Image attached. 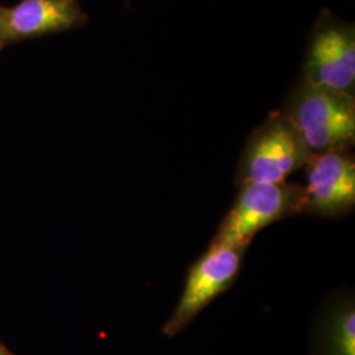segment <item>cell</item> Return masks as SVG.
<instances>
[{"label":"cell","mask_w":355,"mask_h":355,"mask_svg":"<svg viewBox=\"0 0 355 355\" xmlns=\"http://www.w3.org/2000/svg\"><path fill=\"white\" fill-rule=\"evenodd\" d=\"M85 20L76 0H24L1 13V37L40 36Z\"/></svg>","instance_id":"cell-7"},{"label":"cell","mask_w":355,"mask_h":355,"mask_svg":"<svg viewBox=\"0 0 355 355\" xmlns=\"http://www.w3.org/2000/svg\"><path fill=\"white\" fill-rule=\"evenodd\" d=\"M318 355H355L354 300L345 297L325 312L318 330Z\"/></svg>","instance_id":"cell-8"},{"label":"cell","mask_w":355,"mask_h":355,"mask_svg":"<svg viewBox=\"0 0 355 355\" xmlns=\"http://www.w3.org/2000/svg\"><path fill=\"white\" fill-rule=\"evenodd\" d=\"M1 13H3V11L0 10V37H1Z\"/></svg>","instance_id":"cell-10"},{"label":"cell","mask_w":355,"mask_h":355,"mask_svg":"<svg viewBox=\"0 0 355 355\" xmlns=\"http://www.w3.org/2000/svg\"><path fill=\"white\" fill-rule=\"evenodd\" d=\"M304 212V189L300 184L246 183L223 218L211 243L248 248L268 225Z\"/></svg>","instance_id":"cell-2"},{"label":"cell","mask_w":355,"mask_h":355,"mask_svg":"<svg viewBox=\"0 0 355 355\" xmlns=\"http://www.w3.org/2000/svg\"><path fill=\"white\" fill-rule=\"evenodd\" d=\"M282 114L311 154L349 150L355 141L354 95L302 82Z\"/></svg>","instance_id":"cell-1"},{"label":"cell","mask_w":355,"mask_h":355,"mask_svg":"<svg viewBox=\"0 0 355 355\" xmlns=\"http://www.w3.org/2000/svg\"><path fill=\"white\" fill-rule=\"evenodd\" d=\"M245 252L241 246L209 245L189 270L177 306L162 327L166 337H175L218 295L228 291L239 277Z\"/></svg>","instance_id":"cell-4"},{"label":"cell","mask_w":355,"mask_h":355,"mask_svg":"<svg viewBox=\"0 0 355 355\" xmlns=\"http://www.w3.org/2000/svg\"><path fill=\"white\" fill-rule=\"evenodd\" d=\"M311 153L282 112L270 114L243 148L236 183H282L303 168Z\"/></svg>","instance_id":"cell-3"},{"label":"cell","mask_w":355,"mask_h":355,"mask_svg":"<svg viewBox=\"0 0 355 355\" xmlns=\"http://www.w3.org/2000/svg\"><path fill=\"white\" fill-rule=\"evenodd\" d=\"M0 355H12L10 352H8V349L6 347V346H3L1 343H0Z\"/></svg>","instance_id":"cell-9"},{"label":"cell","mask_w":355,"mask_h":355,"mask_svg":"<svg viewBox=\"0 0 355 355\" xmlns=\"http://www.w3.org/2000/svg\"><path fill=\"white\" fill-rule=\"evenodd\" d=\"M303 82L354 95L355 31L330 11H322L305 54Z\"/></svg>","instance_id":"cell-5"},{"label":"cell","mask_w":355,"mask_h":355,"mask_svg":"<svg viewBox=\"0 0 355 355\" xmlns=\"http://www.w3.org/2000/svg\"><path fill=\"white\" fill-rule=\"evenodd\" d=\"M305 168L304 212L341 217L355 205V161L350 150L311 154Z\"/></svg>","instance_id":"cell-6"}]
</instances>
